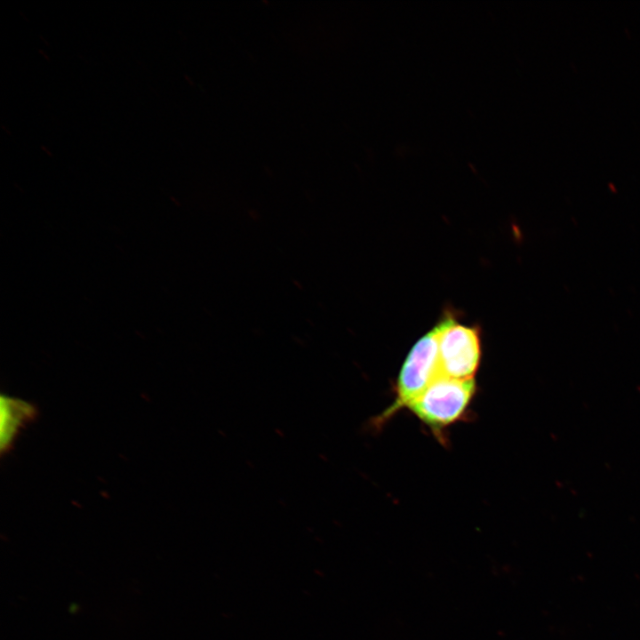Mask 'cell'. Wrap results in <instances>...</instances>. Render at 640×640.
I'll list each match as a JSON object with an SVG mask.
<instances>
[{"instance_id":"obj_1","label":"cell","mask_w":640,"mask_h":640,"mask_svg":"<svg viewBox=\"0 0 640 640\" xmlns=\"http://www.w3.org/2000/svg\"><path fill=\"white\" fill-rule=\"evenodd\" d=\"M475 392L474 379L440 376L407 407L427 426L439 430L460 419Z\"/></svg>"},{"instance_id":"obj_2","label":"cell","mask_w":640,"mask_h":640,"mask_svg":"<svg viewBox=\"0 0 640 640\" xmlns=\"http://www.w3.org/2000/svg\"><path fill=\"white\" fill-rule=\"evenodd\" d=\"M439 328L436 325L412 347L398 375L396 396L379 417L383 422L422 394L438 377L443 376L438 354Z\"/></svg>"},{"instance_id":"obj_3","label":"cell","mask_w":640,"mask_h":640,"mask_svg":"<svg viewBox=\"0 0 640 640\" xmlns=\"http://www.w3.org/2000/svg\"><path fill=\"white\" fill-rule=\"evenodd\" d=\"M438 354L441 374L454 379H474L481 348L476 328L447 317L438 324Z\"/></svg>"},{"instance_id":"obj_4","label":"cell","mask_w":640,"mask_h":640,"mask_svg":"<svg viewBox=\"0 0 640 640\" xmlns=\"http://www.w3.org/2000/svg\"><path fill=\"white\" fill-rule=\"evenodd\" d=\"M36 407L20 398L2 395L0 397V450L9 452L20 429L33 421Z\"/></svg>"}]
</instances>
